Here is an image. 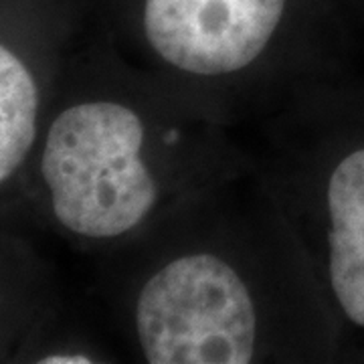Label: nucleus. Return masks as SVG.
<instances>
[{
	"instance_id": "2",
	"label": "nucleus",
	"mask_w": 364,
	"mask_h": 364,
	"mask_svg": "<svg viewBox=\"0 0 364 364\" xmlns=\"http://www.w3.org/2000/svg\"><path fill=\"white\" fill-rule=\"evenodd\" d=\"M241 128L203 97L128 63L91 26L2 227L51 235L93 259L253 168Z\"/></svg>"
},
{
	"instance_id": "5",
	"label": "nucleus",
	"mask_w": 364,
	"mask_h": 364,
	"mask_svg": "<svg viewBox=\"0 0 364 364\" xmlns=\"http://www.w3.org/2000/svg\"><path fill=\"white\" fill-rule=\"evenodd\" d=\"M93 26V0L0 2V215L16 205L57 90Z\"/></svg>"
},
{
	"instance_id": "3",
	"label": "nucleus",
	"mask_w": 364,
	"mask_h": 364,
	"mask_svg": "<svg viewBox=\"0 0 364 364\" xmlns=\"http://www.w3.org/2000/svg\"><path fill=\"white\" fill-rule=\"evenodd\" d=\"M93 31L251 126L299 91L356 75L364 0H93Z\"/></svg>"
},
{
	"instance_id": "1",
	"label": "nucleus",
	"mask_w": 364,
	"mask_h": 364,
	"mask_svg": "<svg viewBox=\"0 0 364 364\" xmlns=\"http://www.w3.org/2000/svg\"><path fill=\"white\" fill-rule=\"evenodd\" d=\"M90 261L93 308L134 363H340L310 261L255 164Z\"/></svg>"
},
{
	"instance_id": "4",
	"label": "nucleus",
	"mask_w": 364,
	"mask_h": 364,
	"mask_svg": "<svg viewBox=\"0 0 364 364\" xmlns=\"http://www.w3.org/2000/svg\"><path fill=\"white\" fill-rule=\"evenodd\" d=\"M249 144L322 289L340 363L364 360V81L299 91L253 122Z\"/></svg>"
},
{
	"instance_id": "6",
	"label": "nucleus",
	"mask_w": 364,
	"mask_h": 364,
	"mask_svg": "<svg viewBox=\"0 0 364 364\" xmlns=\"http://www.w3.org/2000/svg\"><path fill=\"white\" fill-rule=\"evenodd\" d=\"M0 363L104 364L122 360L67 298L51 261L26 231L2 227L0 235Z\"/></svg>"
}]
</instances>
